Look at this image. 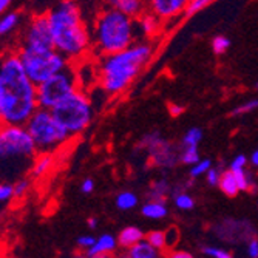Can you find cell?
Masks as SVG:
<instances>
[{
    "label": "cell",
    "mask_w": 258,
    "mask_h": 258,
    "mask_svg": "<svg viewBox=\"0 0 258 258\" xmlns=\"http://www.w3.org/2000/svg\"><path fill=\"white\" fill-rule=\"evenodd\" d=\"M247 253L252 258L258 256V238H250L247 243Z\"/></svg>",
    "instance_id": "cell-39"
},
{
    "label": "cell",
    "mask_w": 258,
    "mask_h": 258,
    "mask_svg": "<svg viewBox=\"0 0 258 258\" xmlns=\"http://www.w3.org/2000/svg\"><path fill=\"white\" fill-rule=\"evenodd\" d=\"M206 176H207V182H209L210 185H218L221 173H220V170H218V169L210 167V169L206 172Z\"/></svg>",
    "instance_id": "cell-34"
},
{
    "label": "cell",
    "mask_w": 258,
    "mask_h": 258,
    "mask_svg": "<svg viewBox=\"0 0 258 258\" xmlns=\"http://www.w3.org/2000/svg\"><path fill=\"white\" fill-rule=\"evenodd\" d=\"M172 192V185L169 184L167 179H158L152 184L150 190L147 194V200L150 201H161V203H166L169 194Z\"/></svg>",
    "instance_id": "cell-17"
},
{
    "label": "cell",
    "mask_w": 258,
    "mask_h": 258,
    "mask_svg": "<svg viewBox=\"0 0 258 258\" xmlns=\"http://www.w3.org/2000/svg\"><path fill=\"white\" fill-rule=\"evenodd\" d=\"M37 153L25 125L0 124V161H28Z\"/></svg>",
    "instance_id": "cell-8"
},
{
    "label": "cell",
    "mask_w": 258,
    "mask_h": 258,
    "mask_svg": "<svg viewBox=\"0 0 258 258\" xmlns=\"http://www.w3.org/2000/svg\"><path fill=\"white\" fill-rule=\"evenodd\" d=\"M215 0H189V4L185 5L184 8V17H190L197 13H200L201 10H204L206 7H209Z\"/></svg>",
    "instance_id": "cell-27"
},
{
    "label": "cell",
    "mask_w": 258,
    "mask_h": 258,
    "mask_svg": "<svg viewBox=\"0 0 258 258\" xmlns=\"http://www.w3.org/2000/svg\"><path fill=\"white\" fill-rule=\"evenodd\" d=\"M144 238L158 250H162V249H166V233L161 232V230H152L149 232L147 235H144Z\"/></svg>",
    "instance_id": "cell-25"
},
{
    "label": "cell",
    "mask_w": 258,
    "mask_h": 258,
    "mask_svg": "<svg viewBox=\"0 0 258 258\" xmlns=\"http://www.w3.org/2000/svg\"><path fill=\"white\" fill-rule=\"evenodd\" d=\"M143 238H144L143 230L135 227V226H128V227H125V229L121 230L119 237L116 238V240H118V244L121 247L128 249V247H132L135 243H138L139 240H143Z\"/></svg>",
    "instance_id": "cell-19"
},
{
    "label": "cell",
    "mask_w": 258,
    "mask_h": 258,
    "mask_svg": "<svg viewBox=\"0 0 258 258\" xmlns=\"http://www.w3.org/2000/svg\"><path fill=\"white\" fill-rule=\"evenodd\" d=\"M258 108V99H252V101H247V102H243L241 105H237L235 108L232 110V116H241V114H247V113H252Z\"/></svg>",
    "instance_id": "cell-30"
},
{
    "label": "cell",
    "mask_w": 258,
    "mask_h": 258,
    "mask_svg": "<svg viewBox=\"0 0 258 258\" xmlns=\"http://www.w3.org/2000/svg\"><path fill=\"white\" fill-rule=\"evenodd\" d=\"M184 105H179V104H169V113L172 118H179V116L184 113Z\"/></svg>",
    "instance_id": "cell-40"
},
{
    "label": "cell",
    "mask_w": 258,
    "mask_h": 258,
    "mask_svg": "<svg viewBox=\"0 0 258 258\" xmlns=\"http://www.w3.org/2000/svg\"><path fill=\"white\" fill-rule=\"evenodd\" d=\"M96 241V238L95 237H91V235H82V237H79L78 238V241H76V244H78V247H81V249H88V247H91L93 246V243Z\"/></svg>",
    "instance_id": "cell-35"
},
{
    "label": "cell",
    "mask_w": 258,
    "mask_h": 258,
    "mask_svg": "<svg viewBox=\"0 0 258 258\" xmlns=\"http://www.w3.org/2000/svg\"><path fill=\"white\" fill-rule=\"evenodd\" d=\"M11 2H13V0H0V14H2L10 7Z\"/></svg>",
    "instance_id": "cell-43"
},
{
    "label": "cell",
    "mask_w": 258,
    "mask_h": 258,
    "mask_svg": "<svg viewBox=\"0 0 258 258\" xmlns=\"http://www.w3.org/2000/svg\"><path fill=\"white\" fill-rule=\"evenodd\" d=\"M153 56L150 43H132L125 50L101 56L98 82L102 91L114 96L125 91Z\"/></svg>",
    "instance_id": "cell-2"
},
{
    "label": "cell",
    "mask_w": 258,
    "mask_h": 258,
    "mask_svg": "<svg viewBox=\"0 0 258 258\" xmlns=\"http://www.w3.org/2000/svg\"><path fill=\"white\" fill-rule=\"evenodd\" d=\"M189 0H149L150 11L161 20H172L179 16Z\"/></svg>",
    "instance_id": "cell-12"
},
{
    "label": "cell",
    "mask_w": 258,
    "mask_h": 258,
    "mask_svg": "<svg viewBox=\"0 0 258 258\" xmlns=\"http://www.w3.org/2000/svg\"><path fill=\"white\" fill-rule=\"evenodd\" d=\"M230 46V40L226 36H217L212 40V50L215 54H223L229 50Z\"/></svg>",
    "instance_id": "cell-31"
},
{
    "label": "cell",
    "mask_w": 258,
    "mask_h": 258,
    "mask_svg": "<svg viewBox=\"0 0 258 258\" xmlns=\"http://www.w3.org/2000/svg\"><path fill=\"white\" fill-rule=\"evenodd\" d=\"M203 253H206L209 256H214V258H230L232 256V253L227 249L214 247V246H204L203 247Z\"/></svg>",
    "instance_id": "cell-32"
},
{
    "label": "cell",
    "mask_w": 258,
    "mask_h": 258,
    "mask_svg": "<svg viewBox=\"0 0 258 258\" xmlns=\"http://www.w3.org/2000/svg\"><path fill=\"white\" fill-rule=\"evenodd\" d=\"M141 214L144 217L150 218V220H161L164 217H167V207L166 203H161V201H147L143 209H141Z\"/></svg>",
    "instance_id": "cell-20"
},
{
    "label": "cell",
    "mask_w": 258,
    "mask_h": 258,
    "mask_svg": "<svg viewBox=\"0 0 258 258\" xmlns=\"http://www.w3.org/2000/svg\"><path fill=\"white\" fill-rule=\"evenodd\" d=\"M212 167V161L210 159H200L197 164H194V167L190 169V178L195 179L201 175H206V172Z\"/></svg>",
    "instance_id": "cell-29"
},
{
    "label": "cell",
    "mask_w": 258,
    "mask_h": 258,
    "mask_svg": "<svg viewBox=\"0 0 258 258\" xmlns=\"http://www.w3.org/2000/svg\"><path fill=\"white\" fill-rule=\"evenodd\" d=\"M116 246H118V240H116L113 235H105L96 238V241L93 243L91 247L87 249V256H107L111 255L116 250Z\"/></svg>",
    "instance_id": "cell-14"
},
{
    "label": "cell",
    "mask_w": 258,
    "mask_h": 258,
    "mask_svg": "<svg viewBox=\"0 0 258 258\" xmlns=\"http://www.w3.org/2000/svg\"><path fill=\"white\" fill-rule=\"evenodd\" d=\"M203 138V132L198 127H192L190 130H187L184 138H182V147H198L200 141Z\"/></svg>",
    "instance_id": "cell-24"
},
{
    "label": "cell",
    "mask_w": 258,
    "mask_h": 258,
    "mask_svg": "<svg viewBox=\"0 0 258 258\" xmlns=\"http://www.w3.org/2000/svg\"><path fill=\"white\" fill-rule=\"evenodd\" d=\"M116 206L121 210H130L133 207L138 206V197L133 192H121L118 197H116Z\"/></svg>",
    "instance_id": "cell-22"
},
{
    "label": "cell",
    "mask_w": 258,
    "mask_h": 258,
    "mask_svg": "<svg viewBox=\"0 0 258 258\" xmlns=\"http://www.w3.org/2000/svg\"><path fill=\"white\" fill-rule=\"evenodd\" d=\"M105 4L108 5V8L118 10L132 19H138L146 11L144 0H105Z\"/></svg>",
    "instance_id": "cell-13"
},
{
    "label": "cell",
    "mask_w": 258,
    "mask_h": 258,
    "mask_svg": "<svg viewBox=\"0 0 258 258\" xmlns=\"http://www.w3.org/2000/svg\"><path fill=\"white\" fill-rule=\"evenodd\" d=\"M90 39L99 56L122 51L135 39L133 19L118 10L108 8L96 19Z\"/></svg>",
    "instance_id": "cell-4"
},
{
    "label": "cell",
    "mask_w": 258,
    "mask_h": 258,
    "mask_svg": "<svg viewBox=\"0 0 258 258\" xmlns=\"http://www.w3.org/2000/svg\"><path fill=\"white\" fill-rule=\"evenodd\" d=\"M246 162H247V158L244 155H237L230 164V169H244Z\"/></svg>",
    "instance_id": "cell-38"
},
{
    "label": "cell",
    "mask_w": 258,
    "mask_h": 258,
    "mask_svg": "<svg viewBox=\"0 0 258 258\" xmlns=\"http://www.w3.org/2000/svg\"><path fill=\"white\" fill-rule=\"evenodd\" d=\"M19 20H20L19 13H8V14H5L2 19H0V36H4V34L13 31L17 27Z\"/></svg>",
    "instance_id": "cell-23"
},
{
    "label": "cell",
    "mask_w": 258,
    "mask_h": 258,
    "mask_svg": "<svg viewBox=\"0 0 258 258\" xmlns=\"http://www.w3.org/2000/svg\"><path fill=\"white\" fill-rule=\"evenodd\" d=\"M256 88H258V82H256Z\"/></svg>",
    "instance_id": "cell-47"
},
{
    "label": "cell",
    "mask_w": 258,
    "mask_h": 258,
    "mask_svg": "<svg viewBox=\"0 0 258 258\" xmlns=\"http://www.w3.org/2000/svg\"><path fill=\"white\" fill-rule=\"evenodd\" d=\"M28 189H30V179H19L13 185V197H16V198L25 197L27 192H28Z\"/></svg>",
    "instance_id": "cell-33"
},
{
    "label": "cell",
    "mask_w": 258,
    "mask_h": 258,
    "mask_svg": "<svg viewBox=\"0 0 258 258\" xmlns=\"http://www.w3.org/2000/svg\"><path fill=\"white\" fill-rule=\"evenodd\" d=\"M51 113L72 136L82 133L90 125L93 114H95L90 98L81 87L56 104L51 108Z\"/></svg>",
    "instance_id": "cell-6"
},
{
    "label": "cell",
    "mask_w": 258,
    "mask_h": 258,
    "mask_svg": "<svg viewBox=\"0 0 258 258\" xmlns=\"http://www.w3.org/2000/svg\"><path fill=\"white\" fill-rule=\"evenodd\" d=\"M23 46L27 48H54L48 14L34 16L25 33Z\"/></svg>",
    "instance_id": "cell-11"
},
{
    "label": "cell",
    "mask_w": 258,
    "mask_h": 258,
    "mask_svg": "<svg viewBox=\"0 0 258 258\" xmlns=\"http://www.w3.org/2000/svg\"><path fill=\"white\" fill-rule=\"evenodd\" d=\"M87 224H88V227H91V229H95V227L98 226V220L91 217V218H88V220H87Z\"/></svg>",
    "instance_id": "cell-45"
},
{
    "label": "cell",
    "mask_w": 258,
    "mask_h": 258,
    "mask_svg": "<svg viewBox=\"0 0 258 258\" xmlns=\"http://www.w3.org/2000/svg\"><path fill=\"white\" fill-rule=\"evenodd\" d=\"M37 107V85L25 73L19 53L0 57L2 124L25 125Z\"/></svg>",
    "instance_id": "cell-1"
},
{
    "label": "cell",
    "mask_w": 258,
    "mask_h": 258,
    "mask_svg": "<svg viewBox=\"0 0 258 258\" xmlns=\"http://www.w3.org/2000/svg\"><path fill=\"white\" fill-rule=\"evenodd\" d=\"M250 162L253 164L255 167H258V149L252 153V156H250Z\"/></svg>",
    "instance_id": "cell-44"
},
{
    "label": "cell",
    "mask_w": 258,
    "mask_h": 258,
    "mask_svg": "<svg viewBox=\"0 0 258 258\" xmlns=\"http://www.w3.org/2000/svg\"><path fill=\"white\" fill-rule=\"evenodd\" d=\"M0 124H2V110H0Z\"/></svg>",
    "instance_id": "cell-46"
},
{
    "label": "cell",
    "mask_w": 258,
    "mask_h": 258,
    "mask_svg": "<svg viewBox=\"0 0 258 258\" xmlns=\"http://www.w3.org/2000/svg\"><path fill=\"white\" fill-rule=\"evenodd\" d=\"M139 28L147 37H153L159 33L161 28V19L153 13H143L139 17Z\"/></svg>",
    "instance_id": "cell-15"
},
{
    "label": "cell",
    "mask_w": 258,
    "mask_h": 258,
    "mask_svg": "<svg viewBox=\"0 0 258 258\" xmlns=\"http://www.w3.org/2000/svg\"><path fill=\"white\" fill-rule=\"evenodd\" d=\"M53 166V156L48 152H40V155L34 156V162L31 167L33 178H42Z\"/></svg>",
    "instance_id": "cell-18"
},
{
    "label": "cell",
    "mask_w": 258,
    "mask_h": 258,
    "mask_svg": "<svg viewBox=\"0 0 258 258\" xmlns=\"http://www.w3.org/2000/svg\"><path fill=\"white\" fill-rule=\"evenodd\" d=\"M81 190L84 194H91L93 190H95V181H93L91 178H87L81 185Z\"/></svg>",
    "instance_id": "cell-41"
},
{
    "label": "cell",
    "mask_w": 258,
    "mask_h": 258,
    "mask_svg": "<svg viewBox=\"0 0 258 258\" xmlns=\"http://www.w3.org/2000/svg\"><path fill=\"white\" fill-rule=\"evenodd\" d=\"M25 128L31 135L37 152H54L72 138L68 130L54 118L50 108L37 107V110L25 122Z\"/></svg>",
    "instance_id": "cell-5"
},
{
    "label": "cell",
    "mask_w": 258,
    "mask_h": 258,
    "mask_svg": "<svg viewBox=\"0 0 258 258\" xmlns=\"http://www.w3.org/2000/svg\"><path fill=\"white\" fill-rule=\"evenodd\" d=\"M48 20L54 48L68 60L82 57L88 50L91 39L75 0H62L48 13Z\"/></svg>",
    "instance_id": "cell-3"
},
{
    "label": "cell",
    "mask_w": 258,
    "mask_h": 258,
    "mask_svg": "<svg viewBox=\"0 0 258 258\" xmlns=\"http://www.w3.org/2000/svg\"><path fill=\"white\" fill-rule=\"evenodd\" d=\"M79 87L78 73L70 62L63 70L50 76L37 85V105L42 108H53L70 93H73Z\"/></svg>",
    "instance_id": "cell-9"
},
{
    "label": "cell",
    "mask_w": 258,
    "mask_h": 258,
    "mask_svg": "<svg viewBox=\"0 0 258 258\" xmlns=\"http://www.w3.org/2000/svg\"><path fill=\"white\" fill-rule=\"evenodd\" d=\"M218 185H220L221 192H223L224 195L230 197V198L237 197V195H238V192H240V189H238V184H237V181H235V176H233L232 170L221 173Z\"/></svg>",
    "instance_id": "cell-21"
},
{
    "label": "cell",
    "mask_w": 258,
    "mask_h": 258,
    "mask_svg": "<svg viewBox=\"0 0 258 258\" xmlns=\"http://www.w3.org/2000/svg\"><path fill=\"white\" fill-rule=\"evenodd\" d=\"M172 258H192L194 255L190 252H184V250H173L170 253Z\"/></svg>",
    "instance_id": "cell-42"
},
{
    "label": "cell",
    "mask_w": 258,
    "mask_h": 258,
    "mask_svg": "<svg viewBox=\"0 0 258 258\" xmlns=\"http://www.w3.org/2000/svg\"><path fill=\"white\" fill-rule=\"evenodd\" d=\"M19 57L25 73L36 85L56 75L70 63V60L56 48H27V46H22Z\"/></svg>",
    "instance_id": "cell-7"
},
{
    "label": "cell",
    "mask_w": 258,
    "mask_h": 258,
    "mask_svg": "<svg viewBox=\"0 0 258 258\" xmlns=\"http://www.w3.org/2000/svg\"><path fill=\"white\" fill-rule=\"evenodd\" d=\"M179 161L182 164H187V166H194L200 161V152L198 147H182L181 153H179Z\"/></svg>",
    "instance_id": "cell-26"
},
{
    "label": "cell",
    "mask_w": 258,
    "mask_h": 258,
    "mask_svg": "<svg viewBox=\"0 0 258 258\" xmlns=\"http://www.w3.org/2000/svg\"><path fill=\"white\" fill-rule=\"evenodd\" d=\"M166 233V246L167 247H173V244L178 241V230L175 227H170Z\"/></svg>",
    "instance_id": "cell-36"
},
{
    "label": "cell",
    "mask_w": 258,
    "mask_h": 258,
    "mask_svg": "<svg viewBox=\"0 0 258 258\" xmlns=\"http://www.w3.org/2000/svg\"><path fill=\"white\" fill-rule=\"evenodd\" d=\"M173 197H175V204H176L178 209H181V210H190V209H194L195 201H194V198L189 194L178 192Z\"/></svg>",
    "instance_id": "cell-28"
},
{
    "label": "cell",
    "mask_w": 258,
    "mask_h": 258,
    "mask_svg": "<svg viewBox=\"0 0 258 258\" xmlns=\"http://www.w3.org/2000/svg\"><path fill=\"white\" fill-rule=\"evenodd\" d=\"M13 197V185L10 184H0V203L8 201Z\"/></svg>",
    "instance_id": "cell-37"
},
{
    "label": "cell",
    "mask_w": 258,
    "mask_h": 258,
    "mask_svg": "<svg viewBox=\"0 0 258 258\" xmlns=\"http://www.w3.org/2000/svg\"><path fill=\"white\" fill-rule=\"evenodd\" d=\"M127 255L130 258H156L159 256V250L155 249L146 238H143L135 243L132 247H128Z\"/></svg>",
    "instance_id": "cell-16"
},
{
    "label": "cell",
    "mask_w": 258,
    "mask_h": 258,
    "mask_svg": "<svg viewBox=\"0 0 258 258\" xmlns=\"http://www.w3.org/2000/svg\"><path fill=\"white\" fill-rule=\"evenodd\" d=\"M136 149L147 150L150 162L161 169H173L179 159V155L175 152V146L170 141L164 139L158 132H152L143 136Z\"/></svg>",
    "instance_id": "cell-10"
}]
</instances>
